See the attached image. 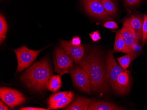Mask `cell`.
Here are the masks:
<instances>
[{
  "instance_id": "cell-1",
  "label": "cell",
  "mask_w": 147,
  "mask_h": 110,
  "mask_svg": "<svg viewBox=\"0 0 147 110\" xmlns=\"http://www.w3.org/2000/svg\"><path fill=\"white\" fill-rule=\"evenodd\" d=\"M79 66L88 74L93 91L106 92L110 89L106 69L104 66L102 57L96 49L92 50L83 57Z\"/></svg>"
},
{
  "instance_id": "cell-2",
  "label": "cell",
  "mask_w": 147,
  "mask_h": 110,
  "mask_svg": "<svg viewBox=\"0 0 147 110\" xmlns=\"http://www.w3.org/2000/svg\"><path fill=\"white\" fill-rule=\"evenodd\" d=\"M53 72L47 57L36 62L23 74L21 79L30 88L42 92L46 89V83Z\"/></svg>"
},
{
  "instance_id": "cell-3",
  "label": "cell",
  "mask_w": 147,
  "mask_h": 110,
  "mask_svg": "<svg viewBox=\"0 0 147 110\" xmlns=\"http://www.w3.org/2000/svg\"><path fill=\"white\" fill-rule=\"evenodd\" d=\"M44 49L34 51L29 49L24 45L21 47L13 50L16 55L18 61L17 73H20L28 67L36 59L40 52Z\"/></svg>"
},
{
  "instance_id": "cell-4",
  "label": "cell",
  "mask_w": 147,
  "mask_h": 110,
  "mask_svg": "<svg viewBox=\"0 0 147 110\" xmlns=\"http://www.w3.org/2000/svg\"><path fill=\"white\" fill-rule=\"evenodd\" d=\"M73 60L72 57L62 47L57 48L54 59L56 72L61 75L69 73L73 67Z\"/></svg>"
},
{
  "instance_id": "cell-5",
  "label": "cell",
  "mask_w": 147,
  "mask_h": 110,
  "mask_svg": "<svg viewBox=\"0 0 147 110\" xmlns=\"http://www.w3.org/2000/svg\"><path fill=\"white\" fill-rule=\"evenodd\" d=\"M74 83L78 89L84 92L90 93L91 91L90 80L86 71L79 66L72 67L69 71Z\"/></svg>"
},
{
  "instance_id": "cell-6",
  "label": "cell",
  "mask_w": 147,
  "mask_h": 110,
  "mask_svg": "<svg viewBox=\"0 0 147 110\" xmlns=\"http://www.w3.org/2000/svg\"><path fill=\"white\" fill-rule=\"evenodd\" d=\"M0 98L11 108L21 105L26 101L21 93L15 89L4 87L0 88Z\"/></svg>"
},
{
  "instance_id": "cell-7",
  "label": "cell",
  "mask_w": 147,
  "mask_h": 110,
  "mask_svg": "<svg viewBox=\"0 0 147 110\" xmlns=\"http://www.w3.org/2000/svg\"><path fill=\"white\" fill-rule=\"evenodd\" d=\"M106 69L107 78L113 89L119 75L123 72L126 71V70L123 69L117 64L114 58L113 52L111 51H110L108 53L106 61Z\"/></svg>"
},
{
  "instance_id": "cell-8",
  "label": "cell",
  "mask_w": 147,
  "mask_h": 110,
  "mask_svg": "<svg viewBox=\"0 0 147 110\" xmlns=\"http://www.w3.org/2000/svg\"><path fill=\"white\" fill-rule=\"evenodd\" d=\"M83 2L86 11L93 17L101 19L110 18L104 8L102 0H83Z\"/></svg>"
},
{
  "instance_id": "cell-9",
  "label": "cell",
  "mask_w": 147,
  "mask_h": 110,
  "mask_svg": "<svg viewBox=\"0 0 147 110\" xmlns=\"http://www.w3.org/2000/svg\"><path fill=\"white\" fill-rule=\"evenodd\" d=\"M61 47L66 51L73 59L76 64H79L84 57L85 49L83 46H74L71 42L61 41Z\"/></svg>"
},
{
  "instance_id": "cell-10",
  "label": "cell",
  "mask_w": 147,
  "mask_h": 110,
  "mask_svg": "<svg viewBox=\"0 0 147 110\" xmlns=\"http://www.w3.org/2000/svg\"><path fill=\"white\" fill-rule=\"evenodd\" d=\"M144 18L139 15H131L123 23V27L130 29L139 40L142 38V26Z\"/></svg>"
},
{
  "instance_id": "cell-11",
  "label": "cell",
  "mask_w": 147,
  "mask_h": 110,
  "mask_svg": "<svg viewBox=\"0 0 147 110\" xmlns=\"http://www.w3.org/2000/svg\"><path fill=\"white\" fill-rule=\"evenodd\" d=\"M120 32L125 41V47L123 52L127 54L131 53L133 51L134 45L139 40L129 28L123 26Z\"/></svg>"
},
{
  "instance_id": "cell-12",
  "label": "cell",
  "mask_w": 147,
  "mask_h": 110,
  "mask_svg": "<svg viewBox=\"0 0 147 110\" xmlns=\"http://www.w3.org/2000/svg\"><path fill=\"white\" fill-rule=\"evenodd\" d=\"M130 83L129 72L126 70L119 75L113 89L119 95H125L128 91Z\"/></svg>"
},
{
  "instance_id": "cell-13",
  "label": "cell",
  "mask_w": 147,
  "mask_h": 110,
  "mask_svg": "<svg viewBox=\"0 0 147 110\" xmlns=\"http://www.w3.org/2000/svg\"><path fill=\"white\" fill-rule=\"evenodd\" d=\"M89 110H120L123 108L117 105L104 101H100L95 100L91 101L88 107Z\"/></svg>"
},
{
  "instance_id": "cell-14",
  "label": "cell",
  "mask_w": 147,
  "mask_h": 110,
  "mask_svg": "<svg viewBox=\"0 0 147 110\" xmlns=\"http://www.w3.org/2000/svg\"><path fill=\"white\" fill-rule=\"evenodd\" d=\"M91 102V100L83 97H80L66 107L65 110H87Z\"/></svg>"
},
{
  "instance_id": "cell-15",
  "label": "cell",
  "mask_w": 147,
  "mask_h": 110,
  "mask_svg": "<svg viewBox=\"0 0 147 110\" xmlns=\"http://www.w3.org/2000/svg\"><path fill=\"white\" fill-rule=\"evenodd\" d=\"M62 86L61 75H55L51 76L46 83V88L54 93L57 91Z\"/></svg>"
},
{
  "instance_id": "cell-16",
  "label": "cell",
  "mask_w": 147,
  "mask_h": 110,
  "mask_svg": "<svg viewBox=\"0 0 147 110\" xmlns=\"http://www.w3.org/2000/svg\"><path fill=\"white\" fill-rule=\"evenodd\" d=\"M74 94L72 92H69L64 97L59 101L51 106L48 107V110L61 109L68 105L72 101Z\"/></svg>"
},
{
  "instance_id": "cell-17",
  "label": "cell",
  "mask_w": 147,
  "mask_h": 110,
  "mask_svg": "<svg viewBox=\"0 0 147 110\" xmlns=\"http://www.w3.org/2000/svg\"><path fill=\"white\" fill-rule=\"evenodd\" d=\"M137 56V54L134 52H132L127 55L123 56L117 58V60L119 63L120 65L123 69L126 70L128 68L130 63Z\"/></svg>"
},
{
  "instance_id": "cell-18",
  "label": "cell",
  "mask_w": 147,
  "mask_h": 110,
  "mask_svg": "<svg viewBox=\"0 0 147 110\" xmlns=\"http://www.w3.org/2000/svg\"><path fill=\"white\" fill-rule=\"evenodd\" d=\"M125 47V41L120 30L116 33L114 51L116 52H123Z\"/></svg>"
},
{
  "instance_id": "cell-19",
  "label": "cell",
  "mask_w": 147,
  "mask_h": 110,
  "mask_svg": "<svg viewBox=\"0 0 147 110\" xmlns=\"http://www.w3.org/2000/svg\"><path fill=\"white\" fill-rule=\"evenodd\" d=\"M8 30V24L4 16L1 14L0 15V43L4 42L6 37Z\"/></svg>"
},
{
  "instance_id": "cell-20",
  "label": "cell",
  "mask_w": 147,
  "mask_h": 110,
  "mask_svg": "<svg viewBox=\"0 0 147 110\" xmlns=\"http://www.w3.org/2000/svg\"><path fill=\"white\" fill-rule=\"evenodd\" d=\"M69 92L64 91L57 93L49 97L48 102V107L56 103L59 100L63 98L68 94Z\"/></svg>"
},
{
  "instance_id": "cell-21",
  "label": "cell",
  "mask_w": 147,
  "mask_h": 110,
  "mask_svg": "<svg viewBox=\"0 0 147 110\" xmlns=\"http://www.w3.org/2000/svg\"><path fill=\"white\" fill-rule=\"evenodd\" d=\"M102 2L106 11L109 15L115 14L116 13V6L111 0H102Z\"/></svg>"
},
{
  "instance_id": "cell-22",
  "label": "cell",
  "mask_w": 147,
  "mask_h": 110,
  "mask_svg": "<svg viewBox=\"0 0 147 110\" xmlns=\"http://www.w3.org/2000/svg\"><path fill=\"white\" fill-rule=\"evenodd\" d=\"M143 43L144 44L147 41V15H144L142 26Z\"/></svg>"
},
{
  "instance_id": "cell-23",
  "label": "cell",
  "mask_w": 147,
  "mask_h": 110,
  "mask_svg": "<svg viewBox=\"0 0 147 110\" xmlns=\"http://www.w3.org/2000/svg\"><path fill=\"white\" fill-rule=\"evenodd\" d=\"M105 27L109 29H115L118 28V25L114 21H110L106 22L104 24Z\"/></svg>"
},
{
  "instance_id": "cell-24",
  "label": "cell",
  "mask_w": 147,
  "mask_h": 110,
  "mask_svg": "<svg viewBox=\"0 0 147 110\" xmlns=\"http://www.w3.org/2000/svg\"><path fill=\"white\" fill-rule=\"evenodd\" d=\"M90 36L92 40L94 42L98 41L101 38L100 33L98 31H94V32L90 33Z\"/></svg>"
},
{
  "instance_id": "cell-25",
  "label": "cell",
  "mask_w": 147,
  "mask_h": 110,
  "mask_svg": "<svg viewBox=\"0 0 147 110\" xmlns=\"http://www.w3.org/2000/svg\"><path fill=\"white\" fill-rule=\"evenodd\" d=\"M71 43L74 46H79L81 45V40L79 37L78 36L73 37L72 40L71 41Z\"/></svg>"
},
{
  "instance_id": "cell-26",
  "label": "cell",
  "mask_w": 147,
  "mask_h": 110,
  "mask_svg": "<svg viewBox=\"0 0 147 110\" xmlns=\"http://www.w3.org/2000/svg\"><path fill=\"white\" fill-rule=\"evenodd\" d=\"M141 1V0H125L126 5L130 6L135 5Z\"/></svg>"
},
{
  "instance_id": "cell-27",
  "label": "cell",
  "mask_w": 147,
  "mask_h": 110,
  "mask_svg": "<svg viewBox=\"0 0 147 110\" xmlns=\"http://www.w3.org/2000/svg\"><path fill=\"white\" fill-rule=\"evenodd\" d=\"M20 110H48L45 108L36 107H21L19 108Z\"/></svg>"
},
{
  "instance_id": "cell-28",
  "label": "cell",
  "mask_w": 147,
  "mask_h": 110,
  "mask_svg": "<svg viewBox=\"0 0 147 110\" xmlns=\"http://www.w3.org/2000/svg\"><path fill=\"white\" fill-rule=\"evenodd\" d=\"M0 110H8L9 108L1 101H0Z\"/></svg>"
}]
</instances>
